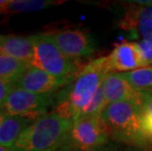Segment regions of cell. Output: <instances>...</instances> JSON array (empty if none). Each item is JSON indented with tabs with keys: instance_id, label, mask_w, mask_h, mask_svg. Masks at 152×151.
Segmentation results:
<instances>
[{
	"instance_id": "obj_1",
	"label": "cell",
	"mask_w": 152,
	"mask_h": 151,
	"mask_svg": "<svg viewBox=\"0 0 152 151\" xmlns=\"http://www.w3.org/2000/svg\"><path fill=\"white\" fill-rule=\"evenodd\" d=\"M108 74L110 71L107 56L87 63L82 68L72 85L58 97L55 112L73 121L80 117Z\"/></svg>"
},
{
	"instance_id": "obj_2",
	"label": "cell",
	"mask_w": 152,
	"mask_h": 151,
	"mask_svg": "<svg viewBox=\"0 0 152 151\" xmlns=\"http://www.w3.org/2000/svg\"><path fill=\"white\" fill-rule=\"evenodd\" d=\"M73 123L56 112L45 114L23 131L11 151H54L69 136Z\"/></svg>"
},
{
	"instance_id": "obj_3",
	"label": "cell",
	"mask_w": 152,
	"mask_h": 151,
	"mask_svg": "<svg viewBox=\"0 0 152 151\" xmlns=\"http://www.w3.org/2000/svg\"><path fill=\"white\" fill-rule=\"evenodd\" d=\"M141 107L132 101L110 103L101 113V119L110 136L134 145H145L148 141L141 130Z\"/></svg>"
},
{
	"instance_id": "obj_4",
	"label": "cell",
	"mask_w": 152,
	"mask_h": 151,
	"mask_svg": "<svg viewBox=\"0 0 152 151\" xmlns=\"http://www.w3.org/2000/svg\"><path fill=\"white\" fill-rule=\"evenodd\" d=\"M34 56L31 66L42 70L50 75L74 82L82 68L77 61L63 54L45 34L31 35Z\"/></svg>"
},
{
	"instance_id": "obj_5",
	"label": "cell",
	"mask_w": 152,
	"mask_h": 151,
	"mask_svg": "<svg viewBox=\"0 0 152 151\" xmlns=\"http://www.w3.org/2000/svg\"><path fill=\"white\" fill-rule=\"evenodd\" d=\"M52 104V93L37 94L14 86L5 102L4 109L7 114L27 117L37 121L47 114L48 107Z\"/></svg>"
},
{
	"instance_id": "obj_6",
	"label": "cell",
	"mask_w": 152,
	"mask_h": 151,
	"mask_svg": "<svg viewBox=\"0 0 152 151\" xmlns=\"http://www.w3.org/2000/svg\"><path fill=\"white\" fill-rule=\"evenodd\" d=\"M63 54L72 60L91 56L96 50V41L88 31L80 28H65L45 34Z\"/></svg>"
},
{
	"instance_id": "obj_7",
	"label": "cell",
	"mask_w": 152,
	"mask_h": 151,
	"mask_svg": "<svg viewBox=\"0 0 152 151\" xmlns=\"http://www.w3.org/2000/svg\"><path fill=\"white\" fill-rule=\"evenodd\" d=\"M109 136L108 128L101 116H91L74 120L68 137L77 148L93 150L107 142Z\"/></svg>"
},
{
	"instance_id": "obj_8",
	"label": "cell",
	"mask_w": 152,
	"mask_h": 151,
	"mask_svg": "<svg viewBox=\"0 0 152 151\" xmlns=\"http://www.w3.org/2000/svg\"><path fill=\"white\" fill-rule=\"evenodd\" d=\"M102 89L107 104L118 101H132L142 106L146 91L137 90L127 80L123 73H110L102 82Z\"/></svg>"
},
{
	"instance_id": "obj_9",
	"label": "cell",
	"mask_w": 152,
	"mask_h": 151,
	"mask_svg": "<svg viewBox=\"0 0 152 151\" xmlns=\"http://www.w3.org/2000/svg\"><path fill=\"white\" fill-rule=\"evenodd\" d=\"M70 82H72L69 80L57 78L42 70L30 66L24 75L14 83V86L37 94H48Z\"/></svg>"
},
{
	"instance_id": "obj_10",
	"label": "cell",
	"mask_w": 152,
	"mask_h": 151,
	"mask_svg": "<svg viewBox=\"0 0 152 151\" xmlns=\"http://www.w3.org/2000/svg\"><path fill=\"white\" fill-rule=\"evenodd\" d=\"M107 63L110 73H127L143 67L135 42L118 44L107 56Z\"/></svg>"
},
{
	"instance_id": "obj_11",
	"label": "cell",
	"mask_w": 152,
	"mask_h": 151,
	"mask_svg": "<svg viewBox=\"0 0 152 151\" xmlns=\"http://www.w3.org/2000/svg\"><path fill=\"white\" fill-rule=\"evenodd\" d=\"M0 53L6 54L31 65L34 56V43L31 36L3 35L0 40Z\"/></svg>"
},
{
	"instance_id": "obj_12",
	"label": "cell",
	"mask_w": 152,
	"mask_h": 151,
	"mask_svg": "<svg viewBox=\"0 0 152 151\" xmlns=\"http://www.w3.org/2000/svg\"><path fill=\"white\" fill-rule=\"evenodd\" d=\"M31 122L34 121L27 117L0 112V145L12 148L20 134L33 124Z\"/></svg>"
},
{
	"instance_id": "obj_13",
	"label": "cell",
	"mask_w": 152,
	"mask_h": 151,
	"mask_svg": "<svg viewBox=\"0 0 152 151\" xmlns=\"http://www.w3.org/2000/svg\"><path fill=\"white\" fill-rule=\"evenodd\" d=\"M63 1L53 0H6V3L0 8V14H18V13L37 12Z\"/></svg>"
},
{
	"instance_id": "obj_14",
	"label": "cell",
	"mask_w": 152,
	"mask_h": 151,
	"mask_svg": "<svg viewBox=\"0 0 152 151\" xmlns=\"http://www.w3.org/2000/svg\"><path fill=\"white\" fill-rule=\"evenodd\" d=\"M31 65L6 54L0 53V78L16 82Z\"/></svg>"
},
{
	"instance_id": "obj_15",
	"label": "cell",
	"mask_w": 152,
	"mask_h": 151,
	"mask_svg": "<svg viewBox=\"0 0 152 151\" xmlns=\"http://www.w3.org/2000/svg\"><path fill=\"white\" fill-rule=\"evenodd\" d=\"M123 74L126 80L137 90H152V67H142Z\"/></svg>"
},
{
	"instance_id": "obj_16",
	"label": "cell",
	"mask_w": 152,
	"mask_h": 151,
	"mask_svg": "<svg viewBox=\"0 0 152 151\" xmlns=\"http://www.w3.org/2000/svg\"><path fill=\"white\" fill-rule=\"evenodd\" d=\"M141 130L148 140H152V90L146 91L141 106Z\"/></svg>"
},
{
	"instance_id": "obj_17",
	"label": "cell",
	"mask_w": 152,
	"mask_h": 151,
	"mask_svg": "<svg viewBox=\"0 0 152 151\" xmlns=\"http://www.w3.org/2000/svg\"><path fill=\"white\" fill-rule=\"evenodd\" d=\"M107 102H106L104 93H103L102 85L97 89V91L93 96L92 100L90 103L87 105V107L80 115V117H91V116H100L105 107L107 106ZM80 118V117H79Z\"/></svg>"
},
{
	"instance_id": "obj_18",
	"label": "cell",
	"mask_w": 152,
	"mask_h": 151,
	"mask_svg": "<svg viewBox=\"0 0 152 151\" xmlns=\"http://www.w3.org/2000/svg\"><path fill=\"white\" fill-rule=\"evenodd\" d=\"M137 50L140 52L141 62L143 67L152 65V42L142 38L138 42H135Z\"/></svg>"
},
{
	"instance_id": "obj_19",
	"label": "cell",
	"mask_w": 152,
	"mask_h": 151,
	"mask_svg": "<svg viewBox=\"0 0 152 151\" xmlns=\"http://www.w3.org/2000/svg\"><path fill=\"white\" fill-rule=\"evenodd\" d=\"M13 88H14V82L0 78V108L2 106L4 107L5 102Z\"/></svg>"
},
{
	"instance_id": "obj_20",
	"label": "cell",
	"mask_w": 152,
	"mask_h": 151,
	"mask_svg": "<svg viewBox=\"0 0 152 151\" xmlns=\"http://www.w3.org/2000/svg\"><path fill=\"white\" fill-rule=\"evenodd\" d=\"M135 3H137V5L132 6L134 11L138 16L146 18L152 22V5L146 4V3H143L142 1H137Z\"/></svg>"
},
{
	"instance_id": "obj_21",
	"label": "cell",
	"mask_w": 152,
	"mask_h": 151,
	"mask_svg": "<svg viewBox=\"0 0 152 151\" xmlns=\"http://www.w3.org/2000/svg\"><path fill=\"white\" fill-rule=\"evenodd\" d=\"M0 151H11V148H7V147L0 145Z\"/></svg>"
},
{
	"instance_id": "obj_22",
	"label": "cell",
	"mask_w": 152,
	"mask_h": 151,
	"mask_svg": "<svg viewBox=\"0 0 152 151\" xmlns=\"http://www.w3.org/2000/svg\"><path fill=\"white\" fill-rule=\"evenodd\" d=\"M2 37H3V35H2V34H0V40L2 39Z\"/></svg>"
}]
</instances>
